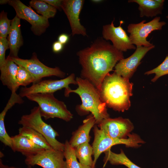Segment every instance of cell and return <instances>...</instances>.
Listing matches in <instances>:
<instances>
[{"instance_id": "6da1fadb", "label": "cell", "mask_w": 168, "mask_h": 168, "mask_svg": "<svg viewBox=\"0 0 168 168\" xmlns=\"http://www.w3.org/2000/svg\"><path fill=\"white\" fill-rule=\"evenodd\" d=\"M82 78L92 83L100 92L102 83L117 63L124 58L123 52L102 38L77 52Z\"/></svg>"}, {"instance_id": "7a4b0ae2", "label": "cell", "mask_w": 168, "mask_h": 168, "mask_svg": "<svg viewBox=\"0 0 168 168\" xmlns=\"http://www.w3.org/2000/svg\"><path fill=\"white\" fill-rule=\"evenodd\" d=\"M133 84L129 79L114 72L109 73L102 83L100 94L108 107L119 112H124L130 108Z\"/></svg>"}, {"instance_id": "3957f363", "label": "cell", "mask_w": 168, "mask_h": 168, "mask_svg": "<svg viewBox=\"0 0 168 168\" xmlns=\"http://www.w3.org/2000/svg\"><path fill=\"white\" fill-rule=\"evenodd\" d=\"M78 87L75 90L70 88L65 89L64 95L68 97L70 93L79 95L82 103L78 108L82 113L90 112L94 116L96 124H99L104 119L109 117L107 106L101 97L100 93L95 86L87 80L77 77L76 79Z\"/></svg>"}, {"instance_id": "277c9868", "label": "cell", "mask_w": 168, "mask_h": 168, "mask_svg": "<svg viewBox=\"0 0 168 168\" xmlns=\"http://www.w3.org/2000/svg\"><path fill=\"white\" fill-rule=\"evenodd\" d=\"M26 97L38 104L41 116L45 120L56 118L68 122L73 118L64 103L56 98L54 93H35Z\"/></svg>"}, {"instance_id": "5b68a950", "label": "cell", "mask_w": 168, "mask_h": 168, "mask_svg": "<svg viewBox=\"0 0 168 168\" xmlns=\"http://www.w3.org/2000/svg\"><path fill=\"white\" fill-rule=\"evenodd\" d=\"M94 139L92 143L94 160L92 168H95L96 161L100 155L114 145L124 144L127 147L137 148L145 142L137 134L132 133L126 139L111 138L95 124L94 127Z\"/></svg>"}, {"instance_id": "8992f818", "label": "cell", "mask_w": 168, "mask_h": 168, "mask_svg": "<svg viewBox=\"0 0 168 168\" xmlns=\"http://www.w3.org/2000/svg\"><path fill=\"white\" fill-rule=\"evenodd\" d=\"M18 124L32 128L41 134L53 149L64 151V143L56 139V137L59 136L58 132L50 124L43 121L38 106L32 109L29 114L22 115Z\"/></svg>"}, {"instance_id": "52a82bcc", "label": "cell", "mask_w": 168, "mask_h": 168, "mask_svg": "<svg viewBox=\"0 0 168 168\" xmlns=\"http://www.w3.org/2000/svg\"><path fill=\"white\" fill-rule=\"evenodd\" d=\"M160 17H156L146 23H145V20H143L138 23L129 24L127 31L130 33L129 37L132 43L137 46L150 47L153 46L147 40V38L152 32L161 30L166 24L165 22L160 21Z\"/></svg>"}, {"instance_id": "ba28073f", "label": "cell", "mask_w": 168, "mask_h": 168, "mask_svg": "<svg viewBox=\"0 0 168 168\" xmlns=\"http://www.w3.org/2000/svg\"><path fill=\"white\" fill-rule=\"evenodd\" d=\"M8 4L14 9L16 15L30 23L31 30L35 35H40L49 26L48 19L37 14L30 6L26 5L20 0H9Z\"/></svg>"}, {"instance_id": "9c48e42d", "label": "cell", "mask_w": 168, "mask_h": 168, "mask_svg": "<svg viewBox=\"0 0 168 168\" xmlns=\"http://www.w3.org/2000/svg\"><path fill=\"white\" fill-rule=\"evenodd\" d=\"M63 151L54 149H44L26 157L27 166L38 165L43 168H67Z\"/></svg>"}, {"instance_id": "30bf717a", "label": "cell", "mask_w": 168, "mask_h": 168, "mask_svg": "<svg viewBox=\"0 0 168 168\" xmlns=\"http://www.w3.org/2000/svg\"><path fill=\"white\" fill-rule=\"evenodd\" d=\"M9 57L18 65L23 67L27 70L35 77L36 82L42 80V78L44 77L55 76L63 78L65 76V73L58 67L50 68L41 63L35 53H33L30 59Z\"/></svg>"}, {"instance_id": "8fae6325", "label": "cell", "mask_w": 168, "mask_h": 168, "mask_svg": "<svg viewBox=\"0 0 168 168\" xmlns=\"http://www.w3.org/2000/svg\"><path fill=\"white\" fill-rule=\"evenodd\" d=\"M71 84H77L75 74H71L66 78L59 80H45L33 83L29 87H22L19 95L22 97L35 93H54L63 88L68 89Z\"/></svg>"}, {"instance_id": "7c38bea8", "label": "cell", "mask_w": 168, "mask_h": 168, "mask_svg": "<svg viewBox=\"0 0 168 168\" xmlns=\"http://www.w3.org/2000/svg\"><path fill=\"white\" fill-rule=\"evenodd\" d=\"M114 19L110 24L103 26V38L106 40H111L113 46L121 52L135 49L136 47L132 43L129 36L121 26L123 21H120L119 26L116 27L114 26Z\"/></svg>"}, {"instance_id": "4fadbf2b", "label": "cell", "mask_w": 168, "mask_h": 168, "mask_svg": "<svg viewBox=\"0 0 168 168\" xmlns=\"http://www.w3.org/2000/svg\"><path fill=\"white\" fill-rule=\"evenodd\" d=\"M98 126L110 137L118 139L127 138L134 128L129 119L121 117L104 119Z\"/></svg>"}, {"instance_id": "5bb4252c", "label": "cell", "mask_w": 168, "mask_h": 168, "mask_svg": "<svg viewBox=\"0 0 168 168\" xmlns=\"http://www.w3.org/2000/svg\"><path fill=\"white\" fill-rule=\"evenodd\" d=\"M154 47V45L150 47L137 46L135 51L131 55L127 58L120 60L116 64L114 72L129 79L136 71L142 58L148 51Z\"/></svg>"}, {"instance_id": "9a60e30c", "label": "cell", "mask_w": 168, "mask_h": 168, "mask_svg": "<svg viewBox=\"0 0 168 168\" xmlns=\"http://www.w3.org/2000/svg\"><path fill=\"white\" fill-rule=\"evenodd\" d=\"M84 0H63L61 8L69 21L72 36L75 35L87 36L86 30L80 22L79 15L82 9Z\"/></svg>"}, {"instance_id": "2e32d148", "label": "cell", "mask_w": 168, "mask_h": 168, "mask_svg": "<svg viewBox=\"0 0 168 168\" xmlns=\"http://www.w3.org/2000/svg\"><path fill=\"white\" fill-rule=\"evenodd\" d=\"M20 19L16 15L12 20L10 30L7 39L10 50L9 56L11 57L17 58L20 47L23 43L21 30Z\"/></svg>"}, {"instance_id": "e0dca14e", "label": "cell", "mask_w": 168, "mask_h": 168, "mask_svg": "<svg viewBox=\"0 0 168 168\" xmlns=\"http://www.w3.org/2000/svg\"><path fill=\"white\" fill-rule=\"evenodd\" d=\"M96 124V121L91 114L83 121V124L73 132L69 142L70 145L74 148L85 142H89L91 137L89 135L91 129Z\"/></svg>"}, {"instance_id": "ac0fdd59", "label": "cell", "mask_w": 168, "mask_h": 168, "mask_svg": "<svg viewBox=\"0 0 168 168\" xmlns=\"http://www.w3.org/2000/svg\"><path fill=\"white\" fill-rule=\"evenodd\" d=\"M11 137V149L14 152L21 153L26 157L44 149L35 144L28 137L20 134Z\"/></svg>"}, {"instance_id": "d6986e66", "label": "cell", "mask_w": 168, "mask_h": 168, "mask_svg": "<svg viewBox=\"0 0 168 168\" xmlns=\"http://www.w3.org/2000/svg\"><path fill=\"white\" fill-rule=\"evenodd\" d=\"M164 0H130L128 2H135L139 5L138 8L141 17H152L162 13Z\"/></svg>"}, {"instance_id": "ffe728a7", "label": "cell", "mask_w": 168, "mask_h": 168, "mask_svg": "<svg viewBox=\"0 0 168 168\" xmlns=\"http://www.w3.org/2000/svg\"><path fill=\"white\" fill-rule=\"evenodd\" d=\"M7 68L3 72L1 73L0 79L2 84L6 86L11 92L16 91L17 86L16 77L18 65L8 56L6 58Z\"/></svg>"}, {"instance_id": "44dd1931", "label": "cell", "mask_w": 168, "mask_h": 168, "mask_svg": "<svg viewBox=\"0 0 168 168\" xmlns=\"http://www.w3.org/2000/svg\"><path fill=\"white\" fill-rule=\"evenodd\" d=\"M18 103V100L16 97L11 96L6 106L0 114V140L5 145L10 148L12 146V138L7 133L5 128L4 118L9 110Z\"/></svg>"}, {"instance_id": "7402d4cb", "label": "cell", "mask_w": 168, "mask_h": 168, "mask_svg": "<svg viewBox=\"0 0 168 168\" xmlns=\"http://www.w3.org/2000/svg\"><path fill=\"white\" fill-rule=\"evenodd\" d=\"M110 149L104 152L105 154L104 161L105 163L109 161L112 165H123L128 168H141L131 161L122 149H120L119 153H116L112 152Z\"/></svg>"}, {"instance_id": "603a6c76", "label": "cell", "mask_w": 168, "mask_h": 168, "mask_svg": "<svg viewBox=\"0 0 168 168\" xmlns=\"http://www.w3.org/2000/svg\"><path fill=\"white\" fill-rule=\"evenodd\" d=\"M19 134L28 137L35 144L44 149L53 148L41 134L32 128L22 126L19 129Z\"/></svg>"}, {"instance_id": "cb8c5ba5", "label": "cell", "mask_w": 168, "mask_h": 168, "mask_svg": "<svg viewBox=\"0 0 168 168\" xmlns=\"http://www.w3.org/2000/svg\"><path fill=\"white\" fill-rule=\"evenodd\" d=\"M76 155L79 162L82 164L92 167L93 160V148L88 142L82 143L74 148Z\"/></svg>"}, {"instance_id": "d4e9b609", "label": "cell", "mask_w": 168, "mask_h": 168, "mask_svg": "<svg viewBox=\"0 0 168 168\" xmlns=\"http://www.w3.org/2000/svg\"><path fill=\"white\" fill-rule=\"evenodd\" d=\"M64 145L63 152L67 168H92L90 166L82 164L77 161L75 148L70 145L68 140L66 141Z\"/></svg>"}, {"instance_id": "484cf974", "label": "cell", "mask_w": 168, "mask_h": 168, "mask_svg": "<svg viewBox=\"0 0 168 168\" xmlns=\"http://www.w3.org/2000/svg\"><path fill=\"white\" fill-rule=\"evenodd\" d=\"M29 5L38 13L48 18L54 16L57 9L42 0H32L29 2Z\"/></svg>"}, {"instance_id": "4316f807", "label": "cell", "mask_w": 168, "mask_h": 168, "mask_svg": "<svg viewBox=\"0 0 168 168\" xmlns=\"http://www.w3.org/2000/svg\"><path fill=\"white\" fill-rule=\"evenodd\" d=\"M18 65L16 80L18 88L20 86L24 87L31 83L36 82L35 77L26 68L23 67Z\"/></svg>"}, {"instance_id": "83f0119b", "label": "cell", "mask_w": 168, "mask_h": 168, "mask_svg": "<svg viewBox=\"0 0 168 168\" xmlns=\"http://www.w3.org/2000/svg\"><path fill=\"white\" fill-rule=\"evenodd\" d=\"M154 73L155 75L152 80V82H155L160 77L168 74V56L156 68L145 72V74L149 75Z\"/></svg>"}, {"instance_id": "f1b7e54d", "label": "cell", "mask_w": 168, "mask_h": 168, "mask_svg": "<svg viewBox=\"0 0 168 168\" xmlns=\"http://www.w3.org/2000/svg\"><path fill=\"white\" fill-rule=\"evenodd\" d=\"M12 20L9 19L7 13L4 11L0 14V38H6L9 33Z\"/></svg>"}, {"instance_id": "f546056e", "label": "cell", "mask_w": 168, "mask_h": 168, "mask_svg": "<svg viewBox=\"0 0 168 168\" xmlns=\"http://www.w3.org/2000/svg\"><path fill=\"white\" fill-rule=\"evenodd\" d=\"M9 49L7 39L0 38V70L1 73L5 71L7 68V60L5 52Z\"/></svg>"}, {"instance_id": "4dcf8cb0", "label": "cell", "mask_w": 168, "mask_h": 168, "mask_svg": "<svg viewBox=\"0 0 168 168\" xmlns=\"http://www.w3.org/2000/svg\"><path fill=\"white\" fill-rule=\"evenodd\" d=\"M48 4L54 7L56 9H62L63 0H42Z\"/></svg>"}, {"instance_id": "1f68e13d", "label": "cell", "mask_w": 168, "mask_h": 168, "mask_svg": "<svg viewBox=\"0 0 168 168\" xmlns=\"http://www.w3.org/2000/svg\"><path fill=\"white\" fill-rule=\"evenodd\" d=\"M63 48V45L58 41L54 42L52 45L53 51L55 53L61 52Z\"/></svg>"}, {"instance_id": "d6a6232c", "label": "cell", "mask_w": 168, "mask_h": 168, "mask_svg": "<svg viewBox=\"0 0 168 168\" xmlns=\"http://www.w3.org/2000/svg\"><path fill=\"white\" fill-rule=\"evenodd\" d=\"M69 36L65 33H62L59 35L58 41L63 45L66 44L69 41Z\"/></svg>"}, {"instance_id": "836d02e7", "label": "cell", "mask_w": 168, "mask_h": 168, "mask_svg": "<svg viewBox=\"0 0 168 168\" xmlns=\"http://www.w3.org/2000/svg\"><path fill=\"white\" fill-rule=\"evenodd\" d=\"M0 168H11L10 166H9L7 165L3 164L2 160L0 159Z\"/></svg>"}, {"instance_id": "e575fe53", "label": "cell", "mask_w": 168, "mask_h": 168, "mask_svg": "<svg viewBox=\"0 0 168 168\" xmlns=\"http://www.w3.org/2000/svg\"><path fill=\"white\" fill-rule=\"evenodd\" d=\"M9 0H1L0 1V4L1 5H3L8 4Z\"/></svg>"}, {"instance_id": "d590c367", "label": "cell", "mask_w": 168, "mask_h": 168, "mask_svg": "<svg viewBox=\"0 0 168 168\" xmlns=\"http://www.w3.org/2000/svg\"><path fill=\"white\" fill-rule=\"evenodd\" d=\"M91 1L94 2L98 3L101 2L102 1L101 0H93Z\"/></svg>"}, {"instance_id": "8d00e7d4", "label": "cell", "mask_w": 168, "mask_h": 168, "mask_svg": "<svg viewBox=\"0 0 168 168\" xmlns=\"http://www.w3.org/2000/svg\"><path fill=\"white\" fill-rule=\"evenodd\" d=\"M10 167L11 168H32V166H28L26 168H21L15 166H10Z\"/></svg>"}, {"instance_id": "74e56055", "label": "cell", "mask_w": 168, "mask_h": 168, "mask_svg": "<svg viewBox=\"0 0 168 168\" xmlns=\"http://www.w3.org/2000/svg\"><path fill=\"white\" fill-rule=\"evenodd\" d=\"M166 17L167 19H168V15L167 16H166Z\"/></svg>"}]
</instances>
